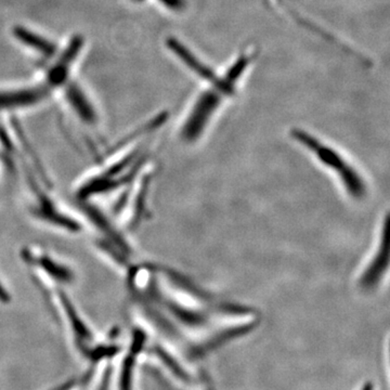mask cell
I'll use <instances>...</instances> for the list:
<instances>
[{"mask_svg": "<svg viewBox=\"0 0 390 390\" xmlns=\"http://www.w3.org/2000/svg\"><path fill=\"white\" fill-rule=\"evenodd\" d=\"M29 182L32 190V200L29 204V211L35 220L67 234H79L83 230V224L79 219L67 213L54 197H50L44 188L42 190L40 182H35L34 178H30Z\"/></svg>", "mask_w": 390, "mask_h": 390, "instance_id": "3", "label": "cell"}, {"mask_svg": "<svg viewBox=\"0 0 390 390\" xmlns=\"http://www.w3.org/2000/svg\"><path fill=\"white\" fill-rule=\"evenodd\" d=\"M291 136L296 143H300L308 152L314 155L320 164L331 170L341 182L349 197L355 200H364L368 194V186L360 172L354 165L347 161L346 157L339 152L335 147L327 145L319 138L311 135L306 130L294 128Z\"/></svg>", "mask_w": 390, "mask_h": 390, "instance_id": "1", "label": "cell"}, {"mask_svg": "<svg viewBox=\"0 0 390 390\" xmlns=\"http://www.w3.org/2000/svg\"><path fill=\"white\" fill-rule=\"evenodd\" d=\"M388 259H389V254H388L387 222H386L376 252L370 260V263L366 265V269L361 273L359 279L361 289L368 292L377 289L378 285L383 280L384 275L387 273L388 263H389Z\"/></svg>", "mask_w": 390, "mask_h": 390, "instance_id": "6", "label": "cell"}, {"mask_svg": "<svg viewBox=\"0 0 390 390\" xmlns=\"http://www.w3.org/2000/svg\"><path fill=\"white\" fill-rule=\"evenodd\" d=\"M133 1H135V3H143L145 0H133Z\"/></svg>", "mask_w": 390, "mask_h": 390, "instance_id": "14", "label": "cell"}, {"mask_svg": "<svg viewBox=\"0 0 390 390\" xmlns=\"http://www.w3.org/2000/svg\"><path fill=\"white\" fill-rule=\"evenodd\" d=\"M161 5L164 6L172 13H182L187 8V0H157Z\"/></svg>", "mask_w": 390, "mask_h": 390, "instance_id": "10", "label": "cell"}, {"mask_svg": "<svg viewBox=\"0 0 390 390\" xmlns=\"http://www.w3.org/2000/svg\"><path fill=\"white\" fill-rule=\"evenodd\" d=\"M51 89L44 83L30 88L0 90V112L37 106L49 98Z\"/></svg>", "mask_w": 390, "mask_h": 390, "instance_id": "7", "label": "cell"}, {"mask_svg": "<svg viewBox=\"0 0 390 390\" xmlns=\"http://www.w3.org/2000/svg\"><path fill=\"white\" fill-rule=\"evenodd\" d=\"M77 386H79V384L69 383L67 384V385L60 386L59 388H57V389H54V390H74V389H76Z\"/></svg>", "mask_w": 390, "mask_h": 390, "instance_id": "12", "label": "cell"}, {"mask_svg": "<svg viewBox=\"0 0 390 390\" xmlns=\"http://www.w3.org/2000/svg\"><path fill=\"white\" fill-rule=\"evenodd\" d=\"M362 390H373V387H372V384H366V386H364V388H362Z\"/></svg>", "mask_w": 390, "mask_h": 390, "instance_id": "13", "label": "cell"}, {"mask_svg": "<svg viewBox=\"0 0 390 390\" xmlns=\"http://www.w3.org/2000/svg\"><path fill=\"white\" fill-rule=\"evenodd\" d=\"M64 95L74 113L83 124L94 126L98 123V113L96 108L79 83L74 81L67 83Z\"/></svg>", "mask_w": 390, "mask_h": 390, "instance_id": "8", "label": "cell"}, {"mask_svg": "<svg viewBox=\"0 0 390 390\" xmlns=\"http://www.w3.org/2000/svg\"><path fill=\"white\" fill-rule=\"evenodd\" d=\"M13 34L15 37V40L22 42L26 47L38 52L40 56L46 58V59H51V58L57 56V44L50 42L46 37L40 36V34L29 30L22 25H17V26L13 27Z\"/></svg>", "mask_w": 390, "mask_h": 390, "instance_id": "9", "label": "cell"}, {"mask_svg": "<svg viewBox=\"0 0 390 390\" xmlns=\"http://www.w3.org/2000/svg\"><path fill=\"white\" fill-rule=\"evenodd\" d=\"M236 87L238 83L234 79L225 76L220 83L211 85L207 90L202 92L194 101L193 106L180 127L181 141L188 145L199 141L225 99L236 94Z\"/></svg>", "mask_w": 390, "mask_h": 390, "instance_id": "2", "label": "cell"}, {"mask_svg": "<svg viewBox=\"0 0 390 390\" xmlns=\"http://www.w3.org/2000/svg\"><path fill=\"white\" fill-rule=\"evenodd\" d=\"M83 44H85V38L81 35H74L72 37L58 61L48 70L46 85L50 89L58 88L67 83L72 65L83 50Z\"/></svg>", "mask_w": 390, "mask_h": 390, "instance_id": "5", "label": "cell"}, {"mask_svg": "<svg viewBox=\"0 0 390 390\" xmlns=\"http://www.w3.org/2000/svg\"><path fill=\"white\" fill-rule=\"evenodd\" d=\"M13 302V293L0 275V304H9Z\"/></svg>", "mask_w": 390, "mask_h": 390, "instance_id": "11", "label": "cell"}, {"mask_svg": "<svg viewBox=\"0 0 390 390\" xmlns=\"http://www.w3.org/2000/svg\"><path fill=\"white\" fill-rule=\"evenodd\" d=\"M22 254L23 260L33 270L40 285L49 289H64L76 280L73 268L54 254L37 247H26Z\"/></svg>", "mask_w": 390, "mask_h": 390, "instance_id": "4", "label": "cell"}]
</instances>
